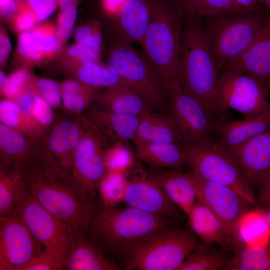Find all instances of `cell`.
Listing matches in <instances>:
<instances>
[{
  "instance_id": "cell-1",
  "label": "cell",
  "mask_w": 270,
  "mask_h": 270,
  "mask_svg": "<svg viewBox=\"0 0 270 270\" xmlns=\"http://www.w3.org/2000/svg\"><path fill=\"white\" fill-rule=\"evenodd\" d=\"M28 190L73 232H84L100 206L80 186L71 170L42 163L27 168Z\"/></svg>"
},
{
  "instance_id": "cell-2",
  "label": "cell",
  "mask_w": 270,
  "mask_h": 270,
  "mask_svg": "<svg viewBox=\"0 0 270 270\" xmlns=\"http://www.w3.org/2000/svg\"><path fill=\"white\" fill-rule=\"evenodd\" d=\"M172 220L128 206L118 208L116 206L102 205L96 210L84 232L116 264V260H119L121 254L130 246L174 228Z\"/></svg>"
},
{
  "instance_id": "cell-3",
  "label": "cell",
  "mask_w": 270,
  "mask_h": 270,
  "mask_svg": "<svg viewBox=\"0 0 270 270\" xmlns=\"http://www.w3.org/2000/svg\"><path fill=\"white\" fill-rule=\"evenodd\" d=\"M218 71L202 19L183 20L177 82L214 122L222 118L216 100Z\"/></svg>"
},
{
  "instance_id": "cell-4",
  "label": "cell",
  "mask_w": 270,
  "mask_h": 270,
  "mask_svg": "<svg viewBox=\"0 0 270 270\" xmlns=\"http://www.w3.org/2000/svg\"><path fill=\"white\" fill-rule=\"evenodd\" d=\"M182 20L168 0H151L150 21L141 45L168 88L177 81Z\"/></svg>"
},
{
  "instance_id": "cell-5",
  "label": "cell",
  "mask_w": 270,
  "mask_h": 270,
  "mask_svg": "<svg viewBox=\"0 0 270 270\" xmlns=\"http://www.w3.org/2000/svg\"><path fill=\"white\" fill-rule=\"evenodd\" d=\"M202 22L216 66L221 70L239 56L270 23L264 8L204 18Z\"/></svg>"
},
{
  "instance_id": "cell-6",
  "label": "cell",
  "mask_w": 270,
  "mask_h": 270,
  "mask_svg": "<svg viewBox=\"0 0 270 270\" xmlns=\"http://www.w3.org/2000/svg\"><path fill=\"white\" fill-rule=\"evenodd\" d=\"M198 242L190 228H174L128 246L120 256V266L126 270H178Z\"/></svg>"
},
{
  "instance_id": "cell-7",
  "label": "cell",
  "mask_w": 270,
  "mask_h": 270,
  "mask_svg": "<svg viewBox=\"0 0 270 270\" xmlns=\"http://www.w3.org/2000/svg\"><path fill=\"white\" fill-rule=\"evenodd\" d=\"M112 46L108 68L140 93L154 110L168 113V88L144 53L119 32Z\"/></svg>"
},
{
  "instance_id": "cell-8",
  "label": "cell",
  "mask_w": 270,
  "mask_h": 270,
  "mask_svg": "<svg viewBox=\"0 0 270 270\" xmlns=\"http://www.w3.org/2000/svg\"><path fill=\"white\" fill-rule=\"evenodd\" d=\"M186 162L202 178L234 190L252 206H256L254 188L229 153L212 136L202 142L182 144Z\"/></svg>"
},
{
  "instance_id": "cell-9",
  "label": "cell",
  "mask_w": 270,
  "mask_h": 270,
  "mask_svg": "<svg viewBox=\"0 0 270 270\" xmlns=\"http://www.w3.org/2000/svg\"><path fill=\"white\" fill-rule=\"evenodd\" d=\"M221 70L216 100L222 119L229 110L238 112L244 116L270 112L269 90L262 83L233 68L224 67Z\"/></svg>"
},
{
  "instance_id": "cell-10",
  "label": "cell",
  "mask_w": 270,
  "mask_h": 270,
  "mask_svg": "<svg viewBox=\"0 0 270 270\" xmlns=\"http://www.w3.org/2000/svg\"><path fill=\"white\" fill-rule=\"evenodd\" d=\"M78 114L81 136L71 172L86 192L95 199L100 183L107 171L105 155L110 144L83 113Z\"/></svg>"
},
{
  "instance_id": "cell-11",
  "label": "cell",
  "mask_w": 270,
  "mask_h": 270,
  "mask_svg": "<svg viewBox=\"0 0 270 270\" xmlns=\"http://www.w3.org/2000/svg\"><path fill=\"white\" fill-rule=\"evenodd\" d=\"M168 114L182 144H196L212 136L214 122L212 117L198 100L182 89L177 81L168 88Z\"/></svg>"
},
{
  "instance_id": "cell-12",
  "label": "cell",
  "mask_w": 270,
  "mask_h": 270,
  "mask_svg": "<svg viewBox=\"0 0 270 270\" xmlns=\"http://www.w3.org/2000/svg\"><path fill=\"white\" fill-rule=\"evenodd\" d=\"M12 213L23 221L44 248L67 256L73 231L30 192L20 202Z\"/></svg>"
},
{
  "instance_id": "cell-13",
  "label": "cell",
  "mask_w": 270,
  "mask_h": 270,
  "mask_svg": "<svg viewBox=\"0 0 270 270\" xmlns=\"http://www.w3.org/2000/svg\"><path fill=\"white\" fill-rule=\"evenodd\" d=\"M80 136L78 114L74 118H56L44 134L37 138L35 146L37 163L56 165L71 170Z\"/></svg>"
},
{
  "instance_id": "cell-14",
  "label": "cell",
  "mask_w": 270,
  "mask_h": 270,
  "mask_svg": "<svg viewBox=\"0 0 270 270\" xmlns=\"http://www.w3.org/2000/svg\"><path fill=\"white\" fill-rule=\"evenodd\" d=\"M197 201L200 202L222 221L226 228L230 246L238 242L236 226L240 216L252 206L234 190L208 180L194 171L190 172Z\"/></svg>"
},
{
  "instance_id": "cell-15",
  "label": "cell",
  "mask_w": 270,
  "mask_h": 270,
  "mask_svg": "<svg viewBox=\"0 0 270 270\" xmlns=\"http://www.w3.org/2000/svg\"><path fill=\"white\" fill-rule=\"evenodd\" d=\"M44 248L16 214L0 218V270H19Z\"/></svg>"
},
{
  "instance_id": "cell-16",
  "label": "cell",
  "mask_w": 270,
  "mask_h": 270,
  "mask_svg": "<svg viewBox=\"0 0 270 270\" xmlns=\"http://www.w3.org/2000/svg\"><path fill=\"white\" fill-rule=\"evenodd\" d=\"M128 179L124 202L128 206L174 220L182 217V211L147 172L140 170Z\"/></svg>"
},
{
  "instance_id": "cell-17",
  "label": "cell",
  "mask_w": 270,
  "mask_h": 270,
  "mask_svg": "<svg viewBox=\"0 0 270 270\" xmlns=\"http://www.w3.org/2000/svg\"><path fill=\"white\" fill-rule=\"evenodd\" d=\"M228 151L254 188H256L270 174V128Z\"/></svg>"
},
{
  "instance_id": "cell-18",
  "label": "cell",
  "mask_w": 270,
  "mask_h": 270,
  "mask_svg": "<svg viewBox=\"0 0 270 270\" xmlns=\"http://www.w3.org/2000/svg\"><path fill=\"white\" fill-rule=\"evenodd\" d=\"M270 128V112L244 116L229 121L220 120L214 122L213 134L218 142L227 150L235 149Z\"/></svg>"
},
{
  "instance_id": "cell-19",
  "label": "cell",
  "mask_w": 270,
  "mask_h": 270,
  "mask_svg": "<svg viewBox=\"0 0 270 270\" xmlns=\"http://www.w3.org/2000/svg\"><path fill=\"white\" fill-rule=\"evenodd\" d=\"M224 67L236 69L256 79L270 90V23L239 56Z\"/></svg>"
},
{
  "instance_id": "cell-20",
  "label": "cell",
  "mask_w": 270,
  "mask_h": 270,
  "mask_svg": "<svg viewBox=\"0 0 270 270\" xmlns=\"http://www.w3.org/2000/svg\"><path fill=\"white\" fill-rule=\"evenodd\" d=\"M83 114L111 144L133 140L140 118L114 112L95 104Z\"/></svg>"
},
{
  "instance_id": "cell-21",
  "label": "cell",
  "mask_w": 270,
  "mask_h": 270,
  "mask_svg": "<svg viewBox=\"0 0 270 270\" xmlns=\"http://www.w3.org/2000/svg\"><path fill=\"white\" fill-rule=\"evenodd\" d=\"M122 268L108 257L84 232H73L64 270H120Z\"/></svg>"
},
{
  "instance_id": "cell-22",
  "label": "cell",
  "mask_w": 270,
  "mask_h": 270,
  "mask_svg": "<svg viewBox=\"0 0 270 270\" xmlns=\"http://www.w3.org/2000/svg\"><path fill=\"white\" fill-rule=\"evenodd\" d=\"M148 174L164 192L170 200L186 215L197 201L190 172L177 170H150Z\"/></svg>"
},
{
  "instance_id": "cell-23",
  "label": "cell",
  "mask_w": 270,
  "mask_h": 270,
  "mask_svg": "<svg viewBox=\"0 0 270 270\" xmlns=\"http://www.w3.org/2000/svg\"><path fill=\"white\" fill-rule=\"evenodd\" d=\"M94 104L114 112L138 118L154 110L140 93L122 80L106 88Z\"/></svg>"
},
{
  "instance_id": "cell-24",
  "label": "cell",
  "mask_w": 270,
  "mask_h": 270,
  "mask_svg": "<svg viewBox=\"0 0 270 270\" xmlns=\"http://www.w3.org/2000/svg\"><path fill=\"white\" fill-rule=\"evenodd\" d=\"M134 155L138 160L152 170H182L187 165L182 144L134 143Z\"/></svg>"
},
{
  "instance_id": "cell-25",
  "label": "cell",
  "mask_w": 270,
  "mask_h": 270,
  "mask_svg": "<svg viewBox=\"0 0 270 270\" xmlns=\"http://www.w3.org/2000/svg\"><path fill=\"white\" fill-rule=\"evenodd\" d=\"M29 192L27 168L0 162V218L12 213Z\"/></svg>"
},
{
  "instance_id": "cell-26",
  "label": "cell",
  "mask_w": 270,
  "mask_h": 270,
  "mask_svg": "<svg viewBox=\"0 0 270 270\" xmlns=\"http://www.w3.org/2000/svg\"><path fill=\"white\" fill-rule=\"evenodd\" d=\"M38 138L0 123V162L30 168L37 164L35 153Z\"/></svg>"
},
{
  "instance_id": "cell-27",
  "label": "cell",
  "mask_w": 270,
  "mask_h": 270,
  "mask_svg": "<svg viewBox=\"0 0 270 270\" xmlns=\"http://www.w3.org/2000/svg\"><path fill=\"white\" fill-rule=\"evenodd\" d=\"M186 216L190 228L202 242L224 249L230 248L225 226L206 206L196 201Z\"/></svg>"
},
{
  "instance_id": "cell-28",
  "label": "cell",
  "mask_w": 270,
  "mask_h": 270,
  "mask_svg": "<svg viewBox=\"0 0 270 270\" xmlns=\"http://www.w3.org/2000/svg\"><path fill=\"white\" fill-rule=\"evenodd\" d=\"M134 144H182L176 126L170 116L165 112L150 110L140 118Z\"/></svg>"
},
{
  "instance_id": "cell-29",
  "label": "cell",
  "mask_w": 270,
  "mask_h": 270,
  "mask_svg": "<svg viewBox=\"0 0 270 270\" xmlns=\"http://www.w3.org/2000/svg\"><path fill=\"white\" fill-rule=\"evenodd\" d=\"M151 15V0H126L118 14V32L132 42L142 44Z\"/></svg>"
},
{
  "instance_id": "cell-30",
  "label": "cell",
  "mask_w": 270,
  "mask_h": 270,
  "mask_svg": "<svg viewBox=\"0 0 270 270\" xmlns=\"http://www.w3.org/2000/svg\"><path fill=\"white\" fill-rule=\"evenodd\" d=\"M236 232L238 242L246 246L262 248L270 244V225L260 206L251 207L242 214L236 223Z\"/></svg>"
},
{
  "instance_id": "cell-31",
  "label": "cell",
  "mask_w": 270,
  "mask_h": 270,
  "mask_svg": "<svg viewBox=\"0 0 270 270\" xmlns=\"http://www.w3.org/2000/svg\"><path fill=\"white\" fill-rule=\"evenodd\" d=\"M182 20L246 12L235 0H168Z\"/></svg>"
},
{
  "instance_id": "cell-32",
  "label": "cell",
  "mask_w": 270,
  "mask_h": 270,
  "mask_svg": "<svg viewBox=\"0 0 270 270\" xmlns=\"http://www.w3.org/2000/svg\"><path fill=\"white\" fill-rule=\"evenodd\" d=\"M62 108L68 114L74 115L84 112L97 96L98 88L74 80L64 81L60 86Z\"/></svg>"
},
{
  "instance_id": "cell-33",
  "label": "cell",
  "mask_w": 270,
  "mask_h": 270,
  "mask_svg": "<svg viewBox=\"0 0 270 270\" xmlns=\"http://www.w3.org/2000/svg\"><path fill=\"white\" fill-rule=\"evenodd\" d=\"M224 270H270V244L262 248L246 246L240 242Z\"/></svg>"
},
{
  "instance_id": "cell-34",
  "label": "cell",
  "mask_w": 270,
  "mask_h": 270,
  "mask_svg": "<svg viewBox=\"0 0 270 270\" xmlns=\"http://www.w3.org/2000/svg\"><path fill=\"white\" fill-rule=\"evenodd\" d=\"M230 257L224 249L215 248L198 242L178 270H224Z\"/></svg>"
},
{
  "instance_id": "cell-35",
  "label": "cell",
  "mask_w": 270,
  "mask_h": 270,
  "mask_svg": "<svg viewBox=\"0 0 270 270\" xmlns=\"http://www.w3.org/2000/svg\"><path fill=\"white\" fill-rule=\"evenodd\" d=\"M76 76L79 81L96 88H108L122 81L107 66L99 62L80 64Z\"/></svg>"
},
{
  "instance_id": "cell-36",
  "label": "cell",
  "mask_w": 270,
  "mask_h": 270,
  "mask_svg": "<svg viewBox=\"0 0 270 270\" xmlns=\"http://www.w3.org/2000/svg\"><path fill=\"white\" fill-rule=\"evenodd\" d=\"M128 180L126 174L106 171L98 188L103 206H115L124 202Z\"/></svg>"
},
{
  "instance_id": "cell-37",
  "label": "cell",
  "mask_w": 270,
  "mask_h": 270,
  "mask_svg": "<svg viewBox=\"0 0 270 270\" xmlns=\"http://www.w3.org/2000/svg\"><path fill=\"white\" fill-rule=\"evenodd\" d=\"M0 123L34 138H40L22 116L17 103L7 98L0 102Z\"/></svg>"
},
{
  "instance_id": "cell-38",
  "label": "cell",
  "mask_w": 270,
  "mask_h": 270,
  "mask_svg": "<svg viewBox=\"0 0 270 270\" xmlns=\"http://www.w3.org/2000/svg\"><path fill=\"white\" fill-rule=\"evenodd\" d=\"M127 142H116L111 144L105 155L107 170L126 174L134 163V156L126 146Z\"/></svg>"
},
{
  "instance_id": "cell-39",
  "label": "cell",
  "mask_w": 270,
  "mask_h": 270,
  "mask_svg": "<svg viewBox=\"0 0 270 270\" xmlns=\"http://www.w3.org/2000/svg\"><path fill=\"white\" fill-rule=\"evenodd\" d=\"M66 258L63 254L44 248L19 270H64Z\"/></svg>"
},
{
  "instance_id": "cell-40",
  "label": "cell",
  "mask_w": 270,
  "mask_h": 270,
  "mask_svg": "<svg viewBox=\"0 0 270 270\" xmlns=\"http://www.w3.org/2000/svg\"><path fill=\"white\" fill-rule=\"evenodd\" d=\"M30 86L53 108H62L60 87L55 81L47 78H32Z\"/></svg>"
},
{
  "instance_id": "cell-41",
  "label": "cell",
  "mask_w": 270,
  "mask_h": 270,
  "mask_svg": "<svg viewBox=\"0 0 270 270\" xmlns=\"http://www.w3.org/2000/svg\"><path fill=\"white\" fill-rule=\"evenodd\" d=\"M32 34L43 56L51 55L59 49L60 41L52 26H40L35 28Z\"/></svg>"
},
{
  "instance_id": "cell-42",
  "label": "cell",
  "mask_w": 270,
  "mask_h": 270,
  "mask_svg": "<svg viewBox=\"0 0 270 270\" xmlns=\"http://www.w3.org/2000/svg\"><path fill=\"white\" fill-rule=\"evenodd\" d=\"M31 114L34 124L43 134L52 124L56 118L53 108L38 94L32 105Z\"/></svg>"
},
{
  "instance_id": "cell-43",
  "label": "cell",
  "mask_w": 270,
  "mask_h": 270,
  "mask_svg": "<svg viewBox=\"0 0 270 270\" xmlns=\"http://www.w3.org/2000/svg\"><path fill=\"white\" fill-rule=\"evenodd\" d=\"M98 24L82 25L74 32L78 42L86 46L100 52L102 44V36Z\"/></svg>"
},
{
  "instance_id": "cell-44",
  "label": "cell",
  "mask_w": 270,
  "mask_h": 270,
  "mask_svg": "<svg viewBox=\"0 0 270 270\" xmlns=\"http://www.w3.org/2000/svg\"><path fill=\"white\" fill-rule=\"evenodd\" d=\"M32 78L25 70H16L8 77L1 94L6 98L14 100L16 97L29 85Z\"/></svg>"
},
{
  "instance_id": "cell-45",
  "label": "cell",
  "mask_w": 270,
  "mask_h": 270,
  "mask_svg": "<svg viewBox=\"0 0 270 270\" xmlns=\"http://www.w3.org/2000/svg\"><path fill=\"white\" fill-rule=\"evenodd\" d=\"M17 51L22 58L33 62L40 60L43 54L32 33L23 32L18 36Z\"/></svg>"
},
{
  "instance_id": "cell-46",
  "label": "cell",
  "mask_w": 270,
  "mask_h": 270,
  "mask_svg": "<svg viewBox=\"0 0 270 270\" xmlns=\"http://www.w3.org/2000/svg\"><path fill=\"white\" fill-rule=\"evenodd\" d=\"M76 7L60 10L58 18L56 34L60 42L68 40L72 32L77 18Z\"/></svg>"
},
{
  "instance_id": "cell-47",
  "label": "cell",
  "mask_w": 270,
  "mask_h": 270,
  "mask_svg": "<svg viewBox=\"0 0 270 270\" xmlns=\"http://www.w3.org/2000/svg\"><path fill=\"white\" fill-rule=\"evenodd\" d=\"M22 4L40 21L48 18L59 7L58 0H24Z\"/></svg>"
},
{
  "instance_id": "cell-48",
  "label": "cell",
  "mask_w": 270,
  "mask_h": 270,
  "mask_svg": "<svg viewBox=\"0 0 270 270\" xmlns=\"http://www.w3.org/2000/svg\"><path fill=\"white\" fill-rule=\"evenodd\" d=\"M66 52L70 56L77 58L80 64L99 62L100 52L78 42L70 46Z\"/></svg>"
},
{
  "instance_id": "cell-49",
  "label": "cell",
  "mask_w": 270,
  "mask_h": 270,
  "mask_svg": "<svg viewBox=\"0 0 270 270\" xmlns=\"http://www.w3.org/2000/svg\"><path fill=\"white\" fill-rule=\"evenodd\" d=\"M38 20L33 14L23 4H20V8L15 16L14 19V26L18 32H26L31 29Z\"/></svg>"
},
{
  "instance_id": "cell-50",
  "label": "cell",
  "mask_w": 270,
  "mask_h": 270,
  "mask_svg": "<svg viewBox=\"0 0 270 270\" xmlns=\"http://www.w3.org/2000/svg\"><path fill=\"white\" fill-rule=\"evenodd\" d=\"M260 206L270 205V174L256 188Z\"/></svg>"
},
{
  "instance_id": "cell-51",
  "label": "cell",
  "mask_w": 270,
  "mask_h": 270,
  "mask_svg": "<svg viewBox=\"0 0 270 270\" xmlns=\"http://www.w3.org/2000/svg\"><path fill=\"white\" fill-rule=\"evenodd\" d=\"M20 8L15 0H0V16L3 18H10L15 16Z\"/></svg>"
},
{
  "instance_id": "cell-52",
  "label": "cell",
  "mask_w": 270,
  "mask_h": 270,
  "mask_svg": "<svg viewBox=\"0 0 270 270\" xmlns=\"http://www.w3.org/2000/svg\"><path fill=\"white\" fill-rule=\"evenodd\" d=\"M11 42L8 36L4 32L0 36V62L3 63L11 50Z\"/></svg>"
},
{
  "instance_id": "cell-53",
  "label": "cell",
  "mask_w": 270,
  "mask_h": 270,
  "mask_svg": "<svg viewBox=\"0 0 270 270\" xmlns=\"http://www.w3.org/2000/svg\"><path fill=\"white\" fill-rule=\"evenodd\" d=\"M238 6L244 11L256 10L264 8L260 5V0H235Z\"/></svg>"
},
{
  "instance_id": "cell-54",
  "label": "cell",
  "mask_w": 270,
  "mask_h": 270,
  "mask_svg": "<svg viewBox=\"0 0 270 270\" xmlns=\"http://www.w3.org/2000/svg\"><path fill=\"white\" fill-rule=\"evenodd\" d=\"M79 0H58L60 10H68L76 7Z\"/></svg>"
},
{
  "instance_id": "cell-55",
  "label": "cell",
  "mask_w": 270,
  "mask_h": 270,
  "mask_svg": "<svg viewBox=\"0 0 270 270\" xmlns=\"http://www.w3.org/2000/svg\"><path fill=\"white\" fill-rule=\"evenodd\" d=\"M8 80V77L6 76L5 73L3 72L2 71H0V92L4 88L7 81Z\"/></svg>"
},
{
  "instance_id": "cell-56",
  "label": "cell",
  "mask_w": 270,
  "mask_h": 270,
  "mask_svg": "<svg viewBox=\"0 0 270 270\" xmlns=\"http://www.w3.org/2000/svg\"><path fill=\"white\" fill-rule=\"evenodd\" d=\"M262 207L266 213L267 219L270 225V205L265 206Z\"/></svg>"
},
{
  "instance_id": "cell-57",
  "label": "cell",
  "mask_w": 270,
  "mask_h": 270,
  "mask_svg": "<svg viewBox=\"0 0 270 270\" xmlns=\"http://www.w3.org/2000/svg\"><path fill=\"white\" fill-rule=\"evenodd\" d=\"M261 4H264L266 10L270 12V0H260Z\"/></svg>"
}]
</instances>
